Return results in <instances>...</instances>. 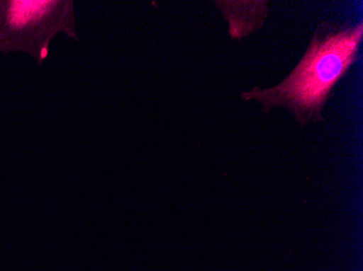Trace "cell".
<instances>
[{
    "mask_svg": "<svg viewBox=\"0 0 363 271\" xmlns=\"http://www.w3.org/2000/svg\"><path fill=\"white\" fill-rule=\"evenodd\" d=\"M362 38V22H322L298 64L281 83L245 91L242 100L257 101L266 112L277 107L289 110L301 126L323 121L324 105L356 62Z\"/></svg>",
    "mask_w": 363,
    "mask_h": 271,
    "instance_id": "cell-1",
    "label": "cell"
},
{
    "mask_svg": "<svg viewBox=\"0 0 363 271\" xmlns=\"http://www.w3.org/2000/svg\"><path fill=\"white\" fill-rule=\"evenodd\" d=\"M59 32L79 40L71 0L0 1V52H26L42 64Z\"/></svg>",
    "mask_w": 363,
    "mask_h": 271,
    "instance_id": "cell-2",
    "label": "cell"
}]
</instances>
